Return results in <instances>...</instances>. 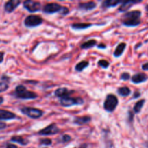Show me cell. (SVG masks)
<instances>
[{
	"label": "cell",
	"instance_id": "6da1fadb",
	"mask_svg": "<svg viewBox=\"0 0 148 148\" xmlns=\"http://www.w3.org/2000/svg\"><path fill=\"white\" fill-rule=\"evenodd\" d=\"M141 14L142 12L140 10L127 12L122 16V18H121L123 25L127 27H135V26L139 25L141 23V20H140Z\"/></svg>",
	"mask_w": 148,
	"mask_h": 148
},
{
	"label": "cell",
	"instance_id": "7a4b0ae2",
	"mask_svg": "<svg viewBox=\"0 0 148 148\" xmlns=\"http://www.w3.org/2000/svg\"><path fill=\"white\" fill-rule=\"evenodd\" d=\"M15 96L20 99H36L38 97V95L35 92L29 91L26 89L25 87L23 85H17L15 88Z\"/></svg>",
	"mask_w": 148,
	"mask_h": 148
},
{
	"label": "cell",
	"instance_id": "3957f363",
	"mask_svg": "<svg viewBox=\"0 0 148 148\" xmlns=\"http://www.w3.org/2000/svg\"><path fill=\"white\" fill-rule=\"evenodd\" d=\"M119 100L116 96L113 94H109L106 96L103 104V108L108 112H113L118 106Z\"/></svg>",
	"mask_w": 148,
	"mask_h": 148
},
{
	"label": "cell",
	"instance_id": "277c9868",
	"mask_svg": "<svg viewBox=\"0 0 148 148\" xmlns=\"http://www.w3.org/2000/svg\"><path fill=\"white\" fill-rule=\"evenodd\" d=\"M21 112L27 116L31 119H34L40 118L44 113L38 108H32V107H24L21 109Z\"/></svg>",
	"mask_w": 148,
	"mask_h": 148
},
{
	"label": "cell",
	"instance_id": "5b68a950",
	"mask_svg": "<svg viewBox=\"0 0 148 148\" xmlns=\"http://www.w3.org/2000/svg\"><path fill=\"white\" fill-rule=\"evenodd\" d=\"M43 23V19L38 15H29L25 19L24 24L27 27H35L41 25Z\"/></svg>",
	"mask_w": 148,
	"mask_h": 148
},
{
	"label": "cell",
	"instance_id": "8992f818",
	"mask_svg": "<svg viewBox=\"0 0 148 148\" xmlns=\"http://www.w3.org/2000/svg\"><path fill=\"white\" fill-rule=\"evenodd\" d=\"M60 103L62 106L69 107L75 105H82L84 103V101L81 98L66 97V98H60Z\"/></svg>",
	"mask_w": 148,
	"mask_h": 148
},
{
	"label": "cell",
	"instance_id": "52a82bcc",
	"mask_svg": "<svg viewBox=\"0 0 148 148\" xmlns=\"http://www.w3.org/2000/svg\"><path fill=\"white\" fill-rule=\"evenodd\" d=\"M59 132V129L55 124H51L50 125L47 126L43 130H40L38 132L39 135L42 136H48V135H53V134H57Z\"/></svg>",
	"mask_w": 148,
	"mask_h": 148
},
{
	"label": "cell",
	"instance_id": "ba28073f",
	"mask_svg": "<svg viewBox=\"0 0 148 148\" xmlns=\"http://www.w3.org/2000/svg\"><path fill=\"white\" fill-rule=\"evenodd\" d=\"M23 7L30 12H36L39 11L40 10L41 5H40V3L38 2V1L27 0V1L23 2Z\"/></svg>",
	"mask_w": 148,
	"mask_h": 148
},
{
	"label": "cell",
	"instance_id": "9c48e42d",
	"mask_svg": "<svg viewBox=\"0 0 148 148\" xmlns=\"http://www.w3.org/2000/svg\"><path fill=\"white\" fill-rule=\"evenodd\" d=\"M62 7L57 3H49L46 4L43 8V12L47 14H53L56 12H59L62 10Z\"/></svg>",
	"mask_w": 148,
	"mask_h": 148
},
{
	"label": "cell",
	"instance_id": "30bf717a",
	"mask_svg": "<svg viewBox=\"0 0 148 148\" xmlns=\"http://www.w3.org/2000/svg\"><path fill=\"white\" fill-rule=\"evenodd\" d=\"M75 92V91L73 90H70L68 88H59V89L56 90L55 91V95L56 97L59 98H66V97H70V95L72 94H73Z\"/></svg>",
	"mask_w": 148,
	"mask_h": 148
},
{
	"label": "cell",
	"instance_id": "8fae6325",
	"mask_svg": "<svg viewBox=\"0 0 148 148\" xmlns=\"http://www.w3.org/2000/svg\"><path fill=\"white\" fill-rule=\"evenodd\" d=\"M21 1H17V0H11V1H7L4 4V10L8 13L12 12L18 7Z\"/></svg>",
	"mask_w": 148,
	"mask_h": 148
},
{
	"label": "cell",
	"instance_id": "7c38bea8",
	"mask_svg": "<svg viewBox=\"0 0 148 148\" xmlns=\"http://www.w3.org/2000/svg\"><path fill=\"white\" fill-rule=\"evenodd\" d=\"M141 1H133V0H130V1H123L121 2V5L119 8V11L120 12H127V10H130L133 4H137Z\"/></svg>",
	"mask_w": 148,
	"mask_h": 148
},
{
	"label": "cell",
	"instance_id": "4fadbf2b",
	"mask_svg": "<svg viewBox=\"0 0 148 148\" xmlns=\"http://www.w3.org/2000/svg\"><path fill=\"white\" fill-rule=\"evenodd\" d=\"M17 116L11 111L0 109V120H12L16 119Z\"/></svg>",
	"mask_w": 148,
	"mask_h": 148
},
{
	"label": "cell",
	"instance_id": "5bb4252c",
	"mask_svg": "<svg viewBox=\"0 0 148 148\" xmlns=\"http://www.w3.org/2000/svg\"><path fill=\"white\" fill-rule=\"evenodd\" d=\"M148 79V77L144 73H137L135 74L134 75H133V77H132V82L135 84H139L141 83V82H145Z\"/></svg>",
	"mask_w": 148,
	"mask_h": 148
},
{
	"label": "cell",
	"instance_id": "9a60e30c",
	"mask_svg": "<svg viewBox=\"0 0 148 148\" xmlns=\"http://www.w3.org/2000/svg\"><path fill=\"white\" fill-rule=\"evenodd\" d=\"M96 7V4L94 1H88V2H82L79 4V8L85 11L92 10Z\"/></svg>",
	"mask_w": 148,
	"mask_h": 148
},
{
	"label": "cell",
	"instance_id": "2e32d148",
	"mask_svg": "<svg viewBox=\"0 0 148 148\" xmlns=\"http://www.w3.org/2000/svg\"><path fill=\"white\" fill-rule=\"evenodd\" d=\"M91 121V117L88 116H77L74 119V123L77 125H84V124H88Z\"/></svg>",
	"mask_w": 148,
	"mask_h": 148
},
{
	"label": "cell",
	"instance_id": "e0dca14e",
	"mask_svg": "<svg viewBox=\"0 0 148 148\" xmlns=\"http://www.w3.org/2000/svg\"><path fill=\"white\" fill-rule=\"evenodd\" d=\"M126 43H121L116 46V48L115 51H114V56L115 57H119L120 56H121L124 52V51L126 49Z\"/></svg>",
	"mask_w": 148,
	"mask_h": 148
},
{
	"label": "cell",
	"instance_id": "ac0fdd59",
	"mask_svg": "<svg viewBox=\"0 0 148 148\" xmlns=\"http://www.w3.org/2000/svg\"><path fill=\"white\" fill-rule=\"evenodd\" d=\"M11 141L14 142V143H19L21 145H27L28 144V140H26V139L23 138L21 136H14L11 138Z\"/></svg>",
	"mask_w": 148,
	"mask_h": 148
},
{
	"label": "cell",
	"instance_id": "d6986e66",
	"mask_svg": "<svg viewBox=\"0 0 148 148\" xmlns=\"http://www.w3.org/2000/svg\"><path fill=\"white\" fill-rule=\"evenodd\" d=\"M91 26H92V24H90V23H74L71 25V27L75 30H84Z\"/></svg>",
	"mask_w": 148,
	"mask_h": 148
},
{
	"label": "cell",
	"instance_id": "ffe728a7",
	"mask_svg": "<svg viewBox=\"0 0 148 148\" xmlns=\"http://www.w3.org/2000/svg\"><path fill=\"white\" fill-rule=\"evenodd\" d=\"M117 92L119 95H120L122 97H127L131 93V90L127 87H122V88H119L117 90Z\"/></svg>",
	"mask_w": 148,
	"mask_h": 148
},
{
	"label": "cell",
	"instance_id": "44dd1931",
	"mask_svg": "<svg viewBox=\"0 0 148 148\" xmlns=\"http://www.w3.org/2000/svg\"><path fill=\"white\" fill-rule=\"evenodd\" d=\"M122 1H117V0H106V1H103L102 6L104 7H115V6L120 4V3H121Z\"/></svg>",
	"mask_w": 148,
	"mask_h": 148
},
{
	"label": "cell",
	"instance_id": "7402d4cb",
	"mask_svg": "<svg viewBox=\"0 0 148 148\" xmlns=\"http://www.w3.org/2000/svg\"><path fill=\"white\" fill-rule=\"evenodd\" d=\"M88 65H89V62H87V61H82V62H80L78 64H77V65L75 66V69L77 72H82L85 68L88 67Z\"/></svg>",
	"mask_w": 148,
	"mask_h": 148
},
{
	"label": "cell",
	"instance_id": "603a6c76",
	"mask_svg": "<svg viewBox=\"0 0 148 148\" xmlns=\"http://www.w3.org/2000/svg\"><path fill=\"white\" fill-rule=\"evenodd\" d=\"M96 44H97V41L95 40H89L81 45V49H90V48L93 47V46H95Z\"/></svg>",
	"mask_w": 148,
	"mask_h": 148
},
{
	"label": "cell",
	"instance_id": "cb8c5ba5",
	"mask_svg": "<svg viewBox=\"0 0 148 148\" xmlns=\"http://www.w3.org/2000/svg\"><path fill=\"white\" fill-rule=\"evenodd\" d=\"M145 102V101L144 99H143L137 101V102L136 103V104L134 106V111L136 113V114H138V113L140 112L141 109L143 108V106H144Z\"/></svg>",
	"mask_w": 148,
	"mask_h": 148
},
{
	"label": "cell",
	"instance_id": "d4e9b609",
	"mask_svg": "<svg viewBox=\"0 0 148 148\" xmlns=\"http://www.w3.org/2000/svg\"><path fill=\"white\" fill-rule=\"evenodd\" d=\"M98 64L100 66L103 67V69H107V68L109 66V63H108L106 60H104V59L100 60L99 62H98Z\"/></svg>",
	"mask_w": 148,
	"mask_h": 148
},
{
	"label": "cell",
	"instance_id": "484cf974",
	"mask_svg": "<svg viewBox=\"0 0 148 148\" xmlns=\"http://www.w3.org/2000/svg\"><path fill=\"white\" fill-rule=\"evenodd\" d=\"M9 88V85L6 82H0V92H4L7 90Z\"/></svg>",
	"mask_w": 148,
	"mask_h": 148
},
{
	"label": "cell",
	"instance_id": "4316f807",
	"mask_svg": "<svg viewBox=\"0 0 148 148\" xmlns=\"http://www.w3.org/2000/svg\"><path fill=\"white\" fill-rule=\"evenodd\" d=\"M52 141L49 138H45V139H41L40 140V145H51Z\"/></svg>",
	"mask_w": 148,
	"mask_h": 148
},
{
	"label": "cell",
	"instance_id": "83f0119b",
	"mask_svg": "<svg viewBox=\"0 0 148 148\" xmlns=\"http://www.w3.org/2000/svg\"><path fill=\"white\" fill-rule=\"evenodd\" d=\"M120 79L124 81L129 80L130 79V75L129 73H127V72H124V73L121 74Z\"/></svg>",
	"mask_w": 148,
	"mask_h": 148
},
{
	"label": "cell",
	"instance_id": "f1b7e54d",
	"mask_svg": "<svg viewBox=\"0 0 148 148\" xmlns=\"http://www.w3.org/2000/svg\"><path fill=\"white\" fill-rule=\"evenodd\" d=\"M71 140H72V137H71L69 135H68V134H64V135L62 136V141L64 143H68V142L70 141Z\"/></svg>",
	"mask_w": 148,
	"mask_h": 148
},
{
	"label": "cell",
	"instance_id": "f546056e",
	"mask_svg": "<svg viewBox=\"0 0 148 148\" xmlns=\"http://www.w3.org/2000/svg\"><path fill=\"white\" fill-rule=\"evenodd\" d=\"M69 10L67 7H62V10H61V11L59 12H60L61 14H62V15H66V14L69 13Z\"/></svg>",
	"mask_w": 148,
	"mask_h": 148
},
{
	"label": "cell",
	"instance_id": "4dcf8cb0",
	"mask_svg": "<svg viewBox=\"0 0 148 148\" xmlns=\"http://www.w3.org/2000/svg\"><path fill=\"white\" fill-rule=\"evenodd\" d=\"M7 127V124L6 123L2 122V121H0V130H2L4 129H5Z\"/></svg>",
	"mask_w": 148,
	"mask_h": 148
},
{
	"label": "cell",
	"instance_id": "1f68e13d",
	"mask_svg": "<svg viewBox=\"0 0 148 148\" xmlns=\"http://www.w3.org/2000/svg\"><path fill=\"white\" fill-rule=\"evenodd\" d=\"M4 52L0 51V64L3 62V60H4Z\"/></svg>",
	"mask_w": 148,
	"mask_h": 148
},
{
	"label": "cell",
	"instance_id": "d6a6232c",
	"mask_svg": "<svg viewBox=\"0 0 148 148\" xmlns=\"http://www.w3.org/2000/svg\"><path fill=\"white\" fill-rule=\"evenodd\" d=\"M6 148H18V147L13 144H7Z\"/></svg>",
	"mask_w": 148,
	"mask_h": 148
},
{
	"label": "cell",
	"instance_id": "836d02e7",
	"mask_svg": "<svg viewBox=\"0 0 148 148\" xmlns=\"http://www.w3.org/2000/svg\"><path fill=\"white\" fill-rule=\"evenodd\" d=\"M142 68H143V70H148V63L144 64L143 66H142Z\"/></svg>",
	"mask_w": 148,
	"mask_h": 148
},
{
	"label": "cell",
	"instance_id": "e575fe53",
	"mask_svg": "<svg viewBox=\"0 0 148 148\" xmlns=\"http://www.w3.org/2000/svg\"><path fill=\"white\" fill-rule=\"evenodd\" d=\"M98 48H99V49H106V46L105 44L101 43V44L98 45Z\"/></svg>",
	"mask_w": 148,
	"mask_h": 148
},
{
	"label": "cell",
	"instance_id": "d590c367",
	"mask_svg": "<svg viewBox=\"0 0 148 148\" xmlns=\"http://www.w3.org/2000/svg\"><path fill=\"white\" fill-rule=\"evenodd\" d=\"M140 93L139 92H134V96H133V98H138V97H140Z\"/></svg>",
	"mask_w": 148,
	"mask_h": 148
},
{
	"label": "cell",
	"instance_id": "8d00e7d4",
	"mask_svg": "<svg viewBox=\"0 0 148 148\" xmlns=\"http://www.w3.org/2000/svg\"><path fill=\"white\" fill-rule=\"evenodd\" d=\"M3 102H4V98H3L2 97H0V105H1Z\"/></svg>",
	"mask_w": 148,
	"mask_h": 148
},
{
	"label": "cell",
	"instance_id": "74e56055",
	"mask_svg": "<svg viewBox=\"0 0 148 148\" xmlns=\"http://www.w3.org/2000/svg\"><path fill=\"white\" fill-rule=\"evenodd\" d=\"M145 9H146V10H147V11H148V4H147V6H146Z\"/></svg>",
	"mask_w": 148,
	"mask_h": 148
}]
</instances>
